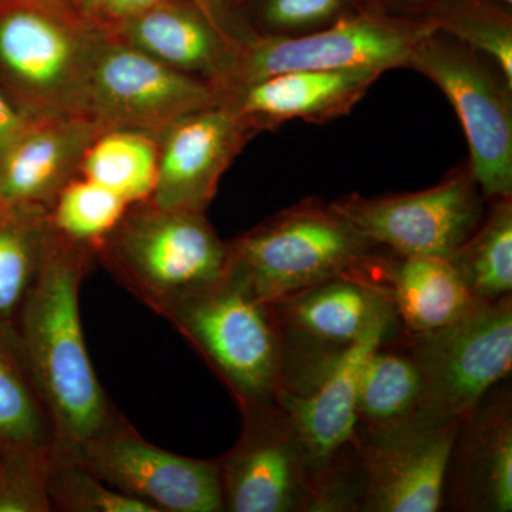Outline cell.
<instances>
[{
	"instance_id": "7402d4cb",
	"label": "cell",
	"mask_w": 512,
	"mask_h": 512,
	"mask_svg": "<svg viewBox=\"0 0 512 512\" xmlns=\"http://www.w3.org/2000/svg\"><path fill=\"white\" fill-rule=\"evenodd\" d=\"M382 343L363 363L357 384V433L377 436L419 412L420 375L406 340Z\"/></svg>"
},
{
	"instance_id": "5bb4252c",
	"label": "cell",
	"mask_w": 512,
	"mask_h": 512,
	"mask_svg": "<svg viewBox=\"0 0 512 512\" xmlns=\"http://www.w3.org/2000/svg\"><path fill=\"white\" fill-rule=\"evenodd\" d=\"M241 414L237 444L217 460L224 511H313L311 467L281 407L266 403Z\"/></svg>"
},
{
	"instance_id": "30bf717a",
	"label": "cell",
	"mask_w": 512,
	"mask_h": 512,
	"mask_svg": "<svg viewBox=\"0 0 512 512\" xmlns=\"http://www.w3.org/2000/svg\"><path fill=\"white\" fill-rule=\"evenodd\" d=\"M221 103L212 84L107 37L94 57L80 114L107 130L158 136L194 111Z\"/></svg>"
},
{
	"instance_id": "d6986e66",
	"label": "cell",
	"mask_w": 512,
	"mask_h": 512,
	"mask_svg": "<svg viewBox=\"0 0 512 512\" xmlns=\"http://www.w3.org/2000/svg\"><path fill=\"white\" fill-rule=\"evenodd\" d=\"M274 308L286 348L298 349L343 348L380 320L397 316L389 293L350 278L303 289Z\"/></svg>"
},
{
	"instance_id": "52a82bcc",
	"label": "cell",
	"mask_w": 512,
	"mask_h": 512,
	"mask_svg": "<svg viewBox=\"0 0 512 512\" xmlns=\"http://www.w3.org/2000/svg\"><path fill=\"white\" fill-rule=\"evenodd\" d=\"M429 23L363 6L332 25L302 35L241 36L234 62L218 87L225 101L249 84L276 74L409 67L413 50L430 33Z\"/></svg>"
},
{
	"instance_id": "8d00e7d4",
	"label": "cell",
	"mask_w": 512,
	"mask_h": 512,
	"mask_svg": "<svg viewBox=\"0 0 512 512\" xmlns=\"http://www.w3.org/2000/svg\"><path fill=\"white\" fill-rule=\"evenodd\" d=\"M0 456H2V451H0Z\"/></svg>"
},
{
	"instance_id": "2e32d148",
	"label": "cell",
	"mask_w": 512,
	"mask_h": 512,
	"mask_svg": "<svg viewBox=\"0 0 512 512\" xmlns=\"http://www.w3.org/2000/svg\"><path fill=\"white\" fill-rule=\"evenodd\" d=\"M441 507L463 512L512 510L510 386L491 389L461 419L448 457Z\"/></svg>"
},
{
	"instance_id": "d6a6232c",
	"label": "cell",
	"mask_w": 512,
	"mask_h": 512,
	"mask_svg": "<svg viewBox=\"0 0 512 512\" xmlns=\"http://www.w3.org/2000/svg\"><path fill=\"white\" fill-rule=\"evenodd\" d=\"M28 119L29 117L13 106L12 101L0 93V151L5 150L15 140Z\"/></svg>"
},
{
	"instance_id": "d590c367",
	"label": "cell",
	"mask_w": 512,
	"mask_h": 512,
	"mask_svg": "<svg viewBox=\"0 0 512 512\" xmlns=\"http://www.w3.org/2000/svg\"><path fill=\"white\" fill-rule=\"evenodd\" d=\"M501 2H504L505 5H511L512 0H501Z\"/></svg>"
},
{
	"instance_id": "9a60e30c",
	"label": "cell",
	"mask_w": 512,
	"mask_h": 512,
	"mask_svg": "<svg viewBox=\"0 0 512 512\" xmlns=\"http://www.w3.org/2000/svg\"><path fill=\"white\" fill-rule=\"evenodd\" d=\"M256 130L228 104L188 114L157 136V183L150 201L170 210L210 205L222 175Z\"/></svg>"
},
{
	"instance_id": "8fae6325",
	"label": "cell",
	"mask_w": 512,
	"mask_h": 512,
	"mask_svg": "<svg viewBox=\"0 0 512 512\" xmlns=\"http://www.w3.org/2000/svg\"><path fill=\"white\" fill-rule=\"evenodd\" d=\"M484 200L467 164L427 190L389 197L353 194L330 205L386 251L450 261L483 220Z\"/></svg>"
},
{
	"instance_id": "f546056e",
	"label": "cell",
	"mask_w": 512,
	"mask_h": 512,
	"mask_svg": "<svg viewBox=\"0 0 512 512\" xmlns=\"http://www.w3.org/2000/svg\"><path fill=\"white\" fill-rule=\"evenodd\" d=\"M53 447L15 448L0 456V512H52L47 481Z\"/></svg>"
},
{
	"instance_id": "603a6c76",
	"label": "cell",
	"mask_w": 512,
	"mask_h": 512,
	"mask_svg": "<svg viewBox=\"0 0 512 512\" xmlns=\"http://www.w3.org/2000/svg\"><path fill=\"white\" fill-rule=\"evenodd\" d=\"M53 446L52 423L30 375L18 330L0 320V451Z\"/></svg>"
},
{
	"instance_id": "6da1fadb",
	"label": "cell",
	"mask_w": 512,
	"mask_h": 512,
	"mask_svg": "<svg viewBox=\"0 0 512 512\" xmlns=\"http://www.w3.org/2000/svg\"><path fill=\"white\" fill-rule=\"evenodd\" d=\"M94 259L92 248L50 227L39 274L15 322L55 447L74 457L121 414L101 386L84 339L80 289Z\"/></svg>"
},
{
	"instance_id": "8992f818",
	"label": "cell",
	"mask_w": 512,
	"mask_h": 512,
	"mask_svg": "<svg viewBox=\"0 0 512 512\" xmlns=\"http://www.w3.org/2000/svg\"><path fill=\"white\" fill-rule=\"evenodd\" d=\"M107 39L62 0L0 8V76L26 117L80 114L94 57Z\"/></svg>"
},
{
	"instance_id": "484cf974",
	"label": "cell",
	"mask_w": 512,
	"mask_h": 512,
	"mask_svg": "<svg viewBox=\"0 0 512 512\" xmlns=\"http://www.w3.org/2000/svg\"><path fill=\"white\" fill-rule=\"evenodd\" d=\"M46 210H0V320L15 325L20 308L32 288L49 237Z\"/></svg>"
},
{
	"instance_id": "ac0fdd59",
	"label": "cell",
	"mask_w": 512,
	"mask_h": 512,
	"mask_svg": "<svg viewBox=\"0 0 512 512\" xmlns=\"http://www.w3.org/2000/svg\"><path fill=\"white\" fill-rule=\"evenodd\" d=\"M111 39L218 90L234 62L239 37L215 26L191 0H158Z\"/></svg>"
},
{
	"instance_id": "836d02e7",
	"label": "cell",
	"mask_w": 512,
	"mask_h": 512,
	"mask_svg": "<svg viewBox=\"0 0 512 512\" xmlns=\"http://www.w3.org/2000/svg\"><path fill=\"white\" fill-rule=\"evenodd\" d=\"M429 0H372V6L394 15L413 16L419 18L421 9Z\"/></svg>"
},
{
	"instance_id": "9c48e42d",
	"label": "cell",
	"mask_w": 512,
	"mask_h": 512,
	"mask_svg": "<svg viewBox=\"0 0 512 512\" xmlns=\"http://www.w3.org/2000/svg\"><path fill=\"white\" fill-rule=\"evenodd\" d=\"M420 375L419 412L461 420L512 365V298L477 301L439 330L406 339Z\"/></svg>"
},
{
	"instance_id": "4316f807",
	"label": "cell",
	"mask_w": 512,
	"mask_h": 512,
	"mask_svg": "<svg viewBox=\"0 0 512 512\" xmlns=\"http://www.w3.org/2000/svg\"><path fill=\"white\" fill-rule=\"evenodd\" d=\"M420 19L493 60L512 84V18L495 0H429Z\"/></svg>"
},
{
	"instance_id": "cb8c5ba5",
	"label": "cell",
	"mask_w": 512,
	"mask_h": 512,
	"mask_svg": "<svg viewBox=\"0 0 512 512\" xmlns=\"http://www.w3.org/2000/svg\"><path fill=\"white\" fill-rule=\"evenodd\" d=\"M158 141L136 130L99 134L82 158L80 177L107 188L127 204L150 200L157 183Z\"/></svg>"
},
{
	"instance_id": "44dd1931",
	"label": "cell",
	"mask_w": 512,
	"mask_h": 512,
	"mask_svg": "<svg viewBox=\"0 0 512 512\" xmlns=\"http://www.w3.org/2000/svg\"><path fill=\"white\" fill-rule=\"evenodd\" d=\"M384 278L397 319L410 335L444 328L477 302L447 259L392 252Z\"/></svg>"
},
{
	"instance_id": "7c38bea8",
	"label": "cell",
	"mask_w": 512,
	"mask_h": 512,
	"mask_svg": "<svg viewBox=\"0 0 512 512\" xmlns=\"http://www.w3.org/2000/svg\"><path fill=\"white\" fill-rule=\"evenodd\" d=\"M460 423L417 412L387 433H357L355 511L441 510L448 457Z\"/></svg>"
},
{
	"instance_id": "74e56055",
	"label": "cell",
	"mask_w": 512,
	"mask_h": 512,
	"mask_svg": "<svg viewBox=\"0 0 512 512\" xmlns=\"http://www.w3.org/2000/svg\"><path fill=\"white\" fill-rule=\"evenodd\" d=\"M0 210H2V207H0Z\"/></svg>"
},
{
	"instance_id": "1f68e13d",
	"label": "cell",
	"mask_w": 512,
	"mask_h": 512,
	"mask_svg": "<svg viewBox=\"0 0 512 512\" xmlns=\"http://www.w3.org/2000/svg\"><path fill=\"white\" fill-rule=\"evenodd\" d=\"M84 22L106 37L116 36L127 22L158 0H62Z\"/></svg>"
},
{
	"instance_id": "3957f363",
	"label": "cell",
	"mask_w": 512,
	"mask_h": 512,
	"mask_svg": "<svg viewBox=\"0 0 512 512\" xmlns=\"http://www.w3.org/2000/svg\"><path fill=\"white\" fill-rule=\"evenodd\" d=\"M397 316L380 320L343 348H286L275 402L301 441L315 481L313 512L339 511L359 448L356 396L367 356L393 336Z\"/></svg>"
},
{
	"instance_id": "4dcf8cb0",
	"label": "cell",
	"mask_w": 512,
	"mask_h": 512,
	"mask_svg": "<svg viewBox=\"0 0 512 512\" xmlns=\"http://www.w3.org/2000/svg\"><path fill=\"white\" fill-rule=\"evenodd\" d=\"M346 0H266V35H288L339 19Z\"/></svg>"
},
{
	"instance_id": "d4e9b609",
	"label": "cell",
	"mask_w": 512,
	"mask_h": 512,
	"mask_svg": "<svg viewBox=\"0 0 512 512\" xmlns=\"http://www.w3.org/2000/svg\"><path fill=\"white\" fill-rule=\"evenodd\" d=\"M476 301L493 302L512 292V197L491 201L476 231L451 256Z\"/></svg>"
},
{
	"instance_id": "ba28073f",
	"label": "cell",
	"mask_w": 512,
	"mask_h": 512,
	"mask_svg": "<svg viewBox=\"0 0 512 512\" xmlns=\"http://www.w3.org/2000/svg\"><path fill=\"white\" fill-rule=\"evenodd\" d=\"M456 110L470 147V170L484 198L512 197V84L483 53L431 30L410 57Z\"/></svg>"
},
{
	"instance_id": "e575fe53",
	"label": "cell",
	"mask_w": 512,
	"mask_h": 512,
	"mask_svg": "<svg viewBox=\"0 0 512 512\" xmlns=\"http://www.w3.org/2000/svg\"><path fill=\"white\" fill-rule=\"evenodd\" d=\"M191 2L194 3L215 26L225 30L229 35L235 36L234 33L229 30L227 23H225L224 15H222L221 0H191Z\"/></svg>"
},
{
	"instance_id": "277c9868",
	"label": "cell",
	"mask_w": 512,
	"mask_h": 512,
	"mask_svg": "<svg viewBox=\"0 0 512 512\" xmlns=\"http://www.w3.org/2000/svg\"><path fill=\"white\" fill-rule=\"evenodd\" d=\"M94 255L120 285L160 315L220 281L227 272L229 244L205 212L170 210L147 200L127 208Z\"/></svg>"
},
{
	"instance_id": "f1b7e54d",
	"label": "cell",
	"mask_w": 512,
	"mask_h": 512,
	"mask_svg": "<svg viewBox=\"0 0 512 512\" xmlns=\"http://www.w3.org/2000/svg\"><path fill=\"white\" fill-rule=\"evenodd\" d=\"M52 512H156L94 476L79 458L53 450L47 481Z\"/></svg>"
},
{
	"instance_id": "4fadbf2b",
	"label": "cell",
	"mask_w": 512,
	"mask_h": 512,
	"mask_svg": "<svg viewBox=\"0 0 512 512\" xmlns=\"http://www.w3.org/2000/svg\"><path fill=\"white\" fill-rule=\"evenodd\" d=\"M77 458L109 487L156 512H224L217 460L154 446L123 414Z\"/></svg>"
},
{
	"instance_id": "7a4b0ae2",
	"label": "cell",
	"mask_w": 512,
	"mask_h": 512,
	"mask_svg": "<svg viewBox=\"0 0 512 512\" xmlns=\"http://www.w3.org/2000/svg\"><path fill=\"white\" fill-rule=\"evenodd\" d=\"M228 244L227 274L269 305L338 278L389 293V255L319 200L293 205Z\"/></svg>"
},
{
	"instance_id": "e0dca14e",
	"label": "cell",
	"mask_w": 512,
	"mask_h": 512,
	"mask_svg": "<svg viewBox=\"0 0 512 512\" xmlns=\"http://www.w3.org/2000/svg\"><path fill=\"white\" fill-rule=\"evenodd\" d=\"M103 131L82 114L29 117L0 151V207L49 211L64 185L79 175L84 153Z\"/></svg>"
},
{
	"instance_id": "5b68a950",
	"label": "cell",
	"mask_w": 512,
	"mask_h": 512,
	"mask_svg": "<svg viewBox=\"0 0 512 512\" xmlns=\"http://www.w3.org/2000/svg\"><path fill=\"white\" fill-rule=\"evenodd\" d=\"M217 373L239 410L275 402L286 339L274 305L225 272L160 313Z\"/></svg>"
},
{
	"instance_id": "83f0119b",
	"label": "cell",
	"mask_w": 512,
	"mask_h": 512,
	"mask_svg": "<svg viewBox=\"0 0 512 512\" xmlns=\"http://www.w3.org/2000/svg\"><path fill=\"white\" fill-rule=\"evenodd\" d=\"M130 204L107 188L74 177L47 211L50 227L64 238L93 249L119 224Z\"/></svg>"
},
{
	"instance_id": "ffe728a7",
	"label": "cell",
	"mask_w": 512,
	"mask_h": 512,
	"mask_svg": "<svg viewBox=\"0 0 512 512\" xmlns=\"http://www.w3.org/2000/svg\"><path fill=\"white\" fill-rule=\"evenodd\" d=\"M380 76L375 70L276 74L238 90L224 103L256 131L295 119L325 123L348 114Z\"/></svg>"
}]
</instances>
